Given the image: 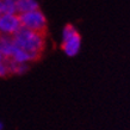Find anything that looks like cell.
I'll list each match as a JSON object with an SVG mask.
<instances>
[{"label": "cell", "instance_id": "obj_1", "mask_svg": "<svg viewBox=\"0 0 130 130\" xmlns=\"http://www.w3.org/2000/svg\"><path fill=\"white\" fill-rule=\"evenodd\" d=\"M45 36L40 32L32 31L26 28H22L12 36L14 44L18 48L25 50L26 53L36 56L37 59H41L42 51L45 48Z\"/></svg>", "mask_w": 130, "mask_h": 130}, {"label": "cell", "instance_id": "obj_2", "mask_svg": "<svg viewBox=\"0 0 130 130\" xmlns=\"http://www.w3.org/2000/svg\"><path fill=\"white\" fill-rule=\"evenodd\" d=\"M63 53L67 56H75L81 48V36L75 29L74 25L67 24L62 30V44Z\"/></svg>", "mask_w": 130, "mask_h": 130}, {"label": "cell", "instance_id": "obj_3", "mask_svg": "<svg viewBox=\"0 0 130 130\" xmlns=\"http://www.w3.org/2000/svg\"><path fill=\"white\" fill-rule=\"evenodd\" d=\"M19 19L23 28L47 35V18L40 8L19 14Z\"/></svg>", "mask_w": 130, "mask_h": 130}, {"label": "cell", "instance_id": "obj_4", "mask_svg": "<svg viewBox=\"0 0 130 130\" xmlns=\"http://www.w3.org/2000/svg\"><path fill=\"white\" fill-rule=\"evenodd\" d=\"M22 28L18 14H1L0 16V32L3 35L13 36Z\"/></svg>", "mask_w": 130, "mask_h": 130}, {"label": "cell", "instance_id": "obj_5", "mask_svg": "<svg viewBox=\"0 0 130 130\" xmlns=\"http://www.w3.org/2000/svg\"><path fill=\"white\" fill-rule=\"evenodd\" d=\"M14 48H16V44L12 36L3 35L0 37V53L4 56V59H11Z\"/></svg>", "mask_w": 130, "mask_h": 130}, {"label": "cell", "instance_id": "obj_6", "mask_svg": "<svg viewBox=\"0 0 130 130\" xmlns=\"http://www.w3.org/2000/svg\"><path fill=\"white\" fill-rule=\"evenodd\" d=\"M6 66H7L8 73L10 74H24L29 69L28 63H19L16 62L12 59H4Z\"/></svg>", "mask_w": 130, "mask_h": 130}, {"label": "cell", "instance_id": "obj_7", "mask_svg": "<svg viewBox=\"0 0 130 130\" xmlns=\"http://www.w3.org/2000/svg\"><path fill=\"white\" fill-rule=\"evenodd\" d=\"M38 10V3L36 0H17V13L23 14L26 12Z\"/></svg>", "mask_w": 130, "mask_h": 130}, {"label": "cell", "instance_id": "obj_8", "mask_svg": "<svg viewBox=\"0 0 130 130\" xmlns=\"http://www.w3.org/2000/svg\"><path fill=\"white\" fill-rule=\"evenodd\" d=\"M3 14H17V0H1Z\"/></svg>", "mask_w": 130, "mask_h": 130}, {"label": "cell", "instance_id": "obj_9", "mask_svg": "<svg viewBox=\"0 0 130 130\" xmlns=\"http://www.w3.org/2000/svg\"><path fill=\"white\" fill-rule=\"evenodd\" d=\"M3 14V3H1V0H0V16Z\"/></svg>", "mask_w": 130, "mask_h": 130}, {"label": "cell", "instance_id": "obj_10", "mask_svg": "<svg viewBox=\"0 0 130 130\" xmlns=\"http://www.w3.org/2000/svg\"><path fill=\"white\" fill-rule=\"evenodd\" d=\"M4 61V56L1 55V53H0V62H3Z\"/></svg>", "mask_w": 130, "mask_h": 130}, {"label": "cell", "instance_id": "obj_11", "mask_svg": "<svg viewBox=\"0 0 130 130\" xmlns=\"http://www.w3.org/2000/svg\"><path fill=\"white\" fill-rule=\"evenodd\" d=\"M1 128H3V125H1V123H0V130H1Z\"/></svg>", "mask_w": 130, "mask_h": 130}]
</instances>
